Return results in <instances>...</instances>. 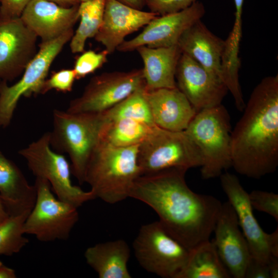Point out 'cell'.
I'll list each match as a JSON object with an SVG mask.
<instances>
[{"instance_id":"obj_1","label":"cell","mask_w":278,"mask_h":278,"mask_svg":"<svg viewBox=\"0 0 278 278\" xmlns=\"http://www.w3.org/2000/svg\"><path fill=\"white\" fill-rule=\"evenodd\" d=\"M186 171L171 168L141 175L129 197L152 208L164 230L191 250L210 239L222 203L213 196L192 190L185 181Z\"/></svg>"},{"instance_id":"obj_2","label":"cell","mask_w":278,"mask_h":278,"mask_svg":"<svg viewBox=\"0 0 278 278\" xmlns=\"http://www.w3.org/2000/svg\"><path fill=\"white\" fill-rule=\"evenodd\" d=\"M231 132L232 167L248 178L260 179L278 166V75L264 78L255 87Z\"/></svg>"},{"instance_id":"obj_3","label":"cell","mask_w":278,"mask_h":278,"mask_svg":"<svg viewBox=\"0 0 278 278\" xmlns=\"http://www.w3.org/2000/svg\"><path fill=\"white\" fill-rule=\"evenodd\" d=\"M138 147H114L99 140L88 162L84 179L96 198L114 204L129 197L134 183L141 176Z\"/></svg>"},{"instance_id":"obj_4","label":"cell","mask_w":278,"mask_h":278,"mask_svg":"<svg viewBox=\"0 0 278 278\" xmlns=\"http://www.w3.org/2000/svg\"><path fill=\"white\" fill-rule=\"evenodd\" d=\"M102 113H70L55 109L50 145L55 151L67 153L72 174L79 184L84 183L90 158L97 144L107 121Z\"/></svg>"},{"instance_id":"obj_5","label":"cell","mask_w":278,"mask_h":278,"mask_svg":"<svg viewBox=\"0 0 278 278\" xmlns=\"http://www.w3.org/2000/svg\"><path fill=\"white\" fill-rule=\"evenodd\" d=\"M230 120L221 104L197 112L185 130L202 155L203 179L219 177L232 167Z\"/></svg>"},{"instance_id":"obj_6","label":"cell","mask_w":278,"mask_h":278,"mask_svg":"<svg viewBox=\"0 0 278 278\" xmlns=\"http://www.w3.org/2000/svg\"><path fill=\"white\" fill-rule=\"evenodd\" d=\"M137 161L141 175L179 168L201 167V152L185 131H174L156 125L138 145Z\"/></svg>"},{"instance_id":"obj_7","label":"cell","mask_w":278,"mask_h":278,"mask_svg":"<svg viewBox=\"0 0 278 278\" xmlns=\"http://www.w3.org/2000/svg\"><path fill=\"white\" fill-rule=\"evenodd\" d=\"M18 153L26 160L36 178L49 182L52 190L60 200L78 208L96 198L92 191H84L72 184L71 165L62 153L51 148L49 132L44 133Z\"/></svg>"},{"instance_id":"obj_8","label":"cell","mask_w":278,"mask_h":278,"mask_svg":"<svg viewBox=\"0 0 278 278\" xmlns=\"http://www.w3.org/2000/svg\"><path fill=\"white\" fill-rule=\"evenodd\" d=\"M133 249L143 269L163 278H178L190 252L169 235L159 221L140 228L133 242Z\"/></svg>"},{"instance_id":"obj_9","label":"cell","mask_w":278,"mask_h":278,"mask_svg":"<svg viewBox=\"0 0 278 278\" xmlns=\"http://www.w3.org/2000/svg\"><path fill=\"white\" fill-rule=\"evenodd\" d=\"M34 205L23 225L24 232L42 242L65 240L79 219L78 208L56 198L49 182L36 178Z\"/></svg>"},{"instance_id":"obj_10","label":"cell","mask_w":278,"mask_h":278,"mask_svg":"<svg viewBox=\"0 0 278 278\" xmlns=\"http://www.w3.org/2000/svg\"><path fill=\"white\" fill-rule=\"evenodd\" d=\"M74 33L72 29L55 39L41 42L37 54L26 66L18 82L8 86L7 82L1 81L0 128H6L10 124L22 96L29 97L41 94L52 63L64 45L70 41Z\"/></svg>"},{"instance_id":"obj_11","label":"cell","mask_w":278,"mask_h":278,"mask_svg":"<svg viewBox=\"0 0 278 278\" xmlns=\"http://www.w3.org/2000/svg\"><path fill=\"white\" fill-rule=\"evenodd\" d=\"M145 84L142 68L105 72L93 77L82 94L71 101L70 113H102Z\"/></svg>"},{"instance_id":"obj_12","label":"cell","mask_w":278,"mask_h":278,"mask_svg":"<svg viewBox=\"0 0 278 278\" xmlns=\"http://www.w3.org/2000/svg\"><path fill=\"white\" fill-rule=\"evenodd\" d=\"M220 178L222 189L236 212L251 256L268 264L272 257H278V227L271 234L265 232L253 215L249 194L238 178L228 172Z\"/></svg>"},{"instance_id":"obj_13","label":"cell","mask_w":278,"mask_h":278,"mask_svg":"<svg viewBox=\"0 0 278 278\" xmlns=\"http://www.w3.org/2000/svg\"><path fill=\"white\" fill-rule=\"evenodd\" d=\"M204 13L202 3L196 1L179 12L158 15L145 26L138 36L124 41L116 50L129 52L142 46L158 48L176 45L184 31L201 20Z\"/></svg>"},{"instance_id":"obj_14","label":"cell","mask_w":278,"mask_h":278,"mask_svg":"<svg viewBox=\"0 0 278 278\" xmlns=\"http://www.w3.org/2000/svg\"><path fill=\"white\" fill-rule=\"evenodd\" d=\"M37 39L20 17L0 19L1 81H12L23 73L38 51Z\"/></svg>"},{"instance_id":"obj_15","label":"cell","mask_w":278,"mask_h":278,"mask_svg":"<svg viewBox=\"0 0 278 278\" xmlns=\"http://www.w3.org/2000/svg\"><path fill=\"white\" fill-rule=\"evenodd\" d=\"M175 79L177 87L197 112L221 105L229 91L223 82L184 53L177 65Z\"/></svg>"},{"instance_id":"obj_16","label":"cell","mask_w":278,"mask_h":278,"mask_svg":"<svg viewBox=\"0 0 278 278\" xmlns=\"http://www.w3.org/2000/svg\"><path fill=\"white\" fill-rule=\"evenodd\" d=\"M236 212L229 202L222 204L213 240L218 255L231 277L244 278L251 257L247 240L240 230Z\"/></svg>"},{"instance_id":"obj_17","label":"cell","mask_w":278,"mask_h":278,"mask_svg":"<svg viewBox=\"0 0 278 278\" xmlns=\"http://www.w3.org/2000/svg\"><path fill=\"white\" fill-rule=\"evenodd\" d=\"M157 16L118 0H106L102 24L94 38L111 54L125 41L126 36L145 27Z\"/></svg>"},{"instance_id":"obj_18","label":"cell","mask_w":278,"mask_h":278,"mask_svg":"<svg viewBox=\"0 0 278 278\" xmlns=\"http://www.w3.org/2000/svg\"><path fill=\"white\" fill-rule=\"evenodd\" d=\"M79 5L64 7L47 0H31L20 18L41 42H46L73 29L79 19Z\"/></svg>"},{"instance_id":"obj_19","label":"cell","mask_w":278,"mask_h":278,"mask_svg":"<svg viewBox=\"0 0 278 278\" xmlns=\"http://www.w3.org/2000/svg\"><path fill=\"white\" fill-rule=\"evenodd\" d=\"M177 45L182 53L191 57L223 82L222 60L225 41L213 34L201 20L184 31Z\"/></svg>"},{"instance_id":"obj_20","label":"cell","mask_w":278,"mask_h":278,"mask_svg":"<svg viewBox=\"0 0 278 278\" xmlns=\"http://www.w3.org/2000/svg\"><path fill=\"white\" fill-rule=\"evenodd\" d=\"M146 96L154 124L164 129L184 131L197 113L177 87L146 89Z\"/></svg>"},{"instance_id":"obj_21","label":"cell","mask_w":278,"mask_h":278,"mask_svg":"<svg viewBox=\"0 0 278 278\" xmlns=\"http://www.w3.org/2000/svg\"><path fill=\"white\" fill-rule=\"evenodd\" d=\"M0 197L9 216L30 213L37 198L34 185H30L11 160L0 150Z\"/></svg>"},{"instance_id":"obj_22","label":"cell","mask_w":278,"mask_h":278,"mask_svg":"<svg viewBox=\"0 0 278 278\" xmlns=\"http://www.w3.org/2000/svg\"><path fill=\"white\" fill-rule=\"evenodd\" d=\"M136 50L144 63L142 70L147 90L177 87L176 70L182 54L178 45L158 48L142 46Z\"/></svg>"},{"instance_id":"obj_23","label":"cell","mask_w":278,"mask_h":278,"mask_svg":"<svg viewBox=\"0 0 278 278\" xmlns=\"http://www.w3.org/2000/svg\"><path fill=\"white\" fill-rule=\"evenodd\" d=\"M87 264L99 278H131L129 245L123 239L97 244L84 252Z\"/></svg>"},{"instance_id":"obj_24","label":"cell","mask_w":278,"mask_h":278,"mask_svg":"<svg viewBox=\"0 0 278 278\" xmlns=\"http://www.w3.org/2000/svg\"><path fill=\"white\" fill-rule=\"evenodd\" d=\"M215 245L210 239L190 250L185 266L178 278H229Z\"/></svg>"},{"instance_id":"obj_25","label":"cell","mask_w":278,"mask_h":278,"mask_svg":"<svg viewBox=\"0 0 278 278\" xmlns=\"http://www.w3.org/2000/svg\"><path fill=\"white\" fill-rule=\"evenodd\" d=\"M155 126L128 118L107 120L101 131L99 140L117 147L139 145Z\"/></svg>"},{"instance_id":"obj_26","label":"cell","mask_w":278,"mask_h":278,"mask_svg":"<svg viewBox=\"0 0 278 278\" xmlns=\"http://www.w3.org/2000/svg\"><path fill=\"white\" fill-rule=\"evenodd\" d=\"M106 0L80 3L78 8L80 23L70 40L71 51L82 53L86 41L94 38L102 24Z\"/></svg>"},{"instance_id":"obj_27","label":"cell","mask_w":278,"mask_h":278,"mask_svg":"<svg viewBox=\"0 0 278 278\" xmlns=\"http://www.w3.org/2000/svg\"><path fill=\"white\" fill-rule=\"evenodd\" d=\"M105 113L108 120L128 118L155 125L146 98L145 84Z\"/></svg>"},{"instance_id":"obj_28","label":"cell","mask_w":278,"mask_h":278,"mask_svg":"<svg viewBox=\"0 0 278 278\" xmlns=\"http://www.w3.org/2000/svg\"><path fill=\"white\" fill-rule=\"evenodd\" d=\"M28 214L9 216L0 224V255L18 253L28 243L23 225Z\"/></svg>"},{"instance_id":"obj_29","label":"cell","mask_w":278,"mask_h":278,"mask_svg":"<svg viewBox=\"0 0 278 278\" xmlns=\"http://www.w3.org/2000/svg\"><path fill=\"white\" fill-rule=\"evenodd\" d=\"M108 55L106 49L99 53L92 50L83 51L74 64L73 70L76 79L84 78L102 67L107 62Z\"/></svg>"},{"instance_id":"obj_30","label":"cell","mask_w":278,"mask_h":278,"mask_svg":"<svg viewBox=\"0 0 278 278\" xmlns=\"http://www.w3.org/2000/svg\"><path fill=\"white\" fill-rule=\"evenodd\" d=\"M249 194L253 208L266 213L278 221V195L273 192L254 190Z\"/></svg>"},{"instance_id":"obj_31","label":"cell","mask_w":278,"mask_h":278,"mask_svg":"<svg viewBox=\"0 0 278 278\" xmlns=\"http://www.w3.org/2000/svg\"><path fill=\"white\" fill-rule=\"evenodd\" d=\"M75 79L76 75L73 68L54 72L44 81L41 94H44L53 89L63 93L71 92Z\"/></svg>"},{"instance_id":"obj_32","label":"cell","mask_w":278,"mask_h":278,"mask_svg":"<svg viewBox=\"0 0 278 278\" xmlns=\"http://www.w3.org/2000/svg\"><path fill=\"white\" fill-rule=\"evenodd\" d=\"M196 1V0H147L146 6L150 11L158 15H163L184 10Z\"/></svg>"},{"instance_id":"obj_33","label":"cell","mask_w":278,"mask_h":278,"mask_svg":"<svg viewBox=\"0 0 278 278\" xmlns=\"http://www.w3.org/2000/svg\"><path fill=\"white\" fill-rule=\"evenodd\" d=\"M31 0H0V19L20 18Z\"/></svg>"},{"instance_id":"obj_34","label":"cell","mask_w":278,"mask_h":278,"mask_svg":"<svg viewBox=\"0 0 278 278\" xmlns=\"http://www.w3.org/2000/svg\"><path fill=\"white\" fill-rule=\"evenodd\" d=\"M244 278H270L268 264L251 256L246 269Z\"/></svg>"},{"instance_id":"obj_35","label":"cell","mask_w":278,"mask_h":278,"mask_svg":"<svg viewBox=\"0 0 278 278\" xmlns=\"http://www.w3.org/2000/svg\"><path fill=\"white\" fill-rule=\"evenodd\" d=\"M270 277H278V257L273 256L268 263Z\"/></svg>"},{"instance_id":"obj_36","label":"cell","mask_w":278,"mask_h":278,"mask_svg":"<svg viewBox=\"0 0 278 278\" xmlns=\"http://www.w3.org/2000/svg\"><path fill=\"white\" fill-rule=\"evenodd\" d=\"M121 3L138 10L146 6L147 0H118Z\"/></svg>"},{"instance_id":"obj_37","label":"cell","mask_w":278,"mask_h":278,"mask_svg":"<svg viewBox=\"0 0 278 278\" xmlns=\"http://www.w3.org/2000/svg\"><path fill=\"white\" fill-rule=\"evenodd\" d=\"M16 273L12 268L3 265L0 267V278H15Z\"/></svg>"},{"instance_id":"obj_38","label":"cell","mask_w":278,"mask_h":278,"mask_svg":"<svg viewBox=\"0 0 278 278\" xmlns=\"http://www.w3.org/2000/svg\"><path fill=\"white\" fill-rule=\"evenodd\" d=\"M64 7H71L80 4L78 0H47Z\"/></svg>"},{"instance_id":"obj_39","label":"cell","mask_w":278,"mask_h":278,"mask_svg":"<svg viewBox=\"0 0 278 278\" xmlns=\"http://www.w3.org/2000/svg\"><path fill=\"white\" fill-rule=\"evenodd\" d=\"M9 216V215L7 213L0 197V224L6 220Z\"/></svg>"},{"instance_id":"obj_40","label":"cell","mask_w":278,"mask_h":278,"mask_svg":"<svg viewBox=\"0 0 278 278\" xmlns=\"http://www.w3.org/2000/svg\"><path fill=\"white\" fill-rule=\"evenodd\" d=\"M79 2L80 3H83V2H89V1H93V0H78Z\"/></svg>"},{"instance_id":"obj_41","label":"cell","mask_w":278,"mask_h":278,"mask_svg":"<svg viewBox=\"0 0 278 278\" xmlns=\"http://www.w3.org/2000/svg\"><path fill=\"white\" fill-rule=\"evenodd\" d=\"M3 265V264L2 263V262H1L0 261V267Z\"/></svg>"},{"instance_id":"obj_42","label":"cell","mask_w":278,"mask_h":278,"mask_svg":"<svg viewBox=\"0 0 278 278\" xmlns=\"http://www.w3.org/2000/svg\"><path fill=\"white\" fill-rule=\"evenodd\" d=\"M1 80H0V82H1Z\"/></svg>"},{"instance_id":"obj_43","label":"cell","mask_w":278,"mask_h":278,"mask_svg":"<svg viewBox=\"0 0 278 278\" xmlns=\"http://www.w3.org/2000/svg\"><path fill=\"white\" fill-rule=\"evenodd\" d=\"M1 82H0V84H1Z\"/></svg>"}]
</instances>
